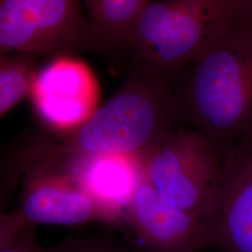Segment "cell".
Wrapping results in <instances>:
<instances>
[{
	"instance_id": "cell-1",
	"label": "cell",
	"mask_w": 252,
	"mask_h": 252,
	"mask_svg": "<svg viewBox=\"0 0 252 252\" xmlns=\"http://www.w3.org/2000/svg\"><path fill=\"white\" fill-rule=\"evenodd\" d=\"M175 81L174 74L135 63L117 92L83 125L64 133L43 129L12 145L4 159V188L29 170L74 157L148 153L180 120Z\"/></svg>"
},
{
	"instance_id": "cell-2",
	"label": "cell",
	"mask_w": 252,
	"mask_h": 252,
	"mask_svg": "<svg viewBox=\"0 0 252 252\" xmlns=\"http://www.w3.org/2000/svg\"><path fill=\"white\" fill-rule=\"evenodd\" d=\"M182 70L180 120L226 149L252 135V18L235 10Z\"/></svg>"
},
{
	"instance_id": "cell-3",
	"label": "cell",
	"mask_w": 252,
	"mask_h": 252,
	"mask_svg": "<svg viewBox=\"0 0 252 252\" xmlns=\"http://www.w3.org/2000/svg\"><path fill=\"white\" fill-rule=\"evenodd\" d=\"M235 12L231 0H151L126 48L135 63L177 75Z\"/></svg>"
},
{
	"instance_id": "cell-4",
	"label": "cell",
	"mask_w": 252,
	"mask_h": 252,
	"mask_svg": "<svg viewBox=\"0 0 252 252\" xmlns=\"http://www.w3.org/2000/svg\"><path fill=\"white\" fill-rule=\"evenodd\" d=\"M227 151L195 129L174 130L142 155L145 178L170 207L208 220Z\"/></svg>"
},
{
	"instance_id": "cell-5",
	"label": "cell",
	"mask_w": 252,
	"mask_h": 252,
	"mask_svg": "<svg viewBox=\"0 0 252 252\" xmlns=\"http://www.w3.org/2000/svg\"><path fill=\"white\" fill-rule=\"evenodd\" d=\"M94 44L80 0H0V54L59 56Z\"/></svg>"
},
{
	"instance_id": "cell-6",
	"label": "cell",
	"mask_w": 252,
	"mask_h": 252,
	"mask_svg": "<svg viewBox=\"0 0 252 252\" xmlns=\"http://www.w3.org/2000/svg\"><path fill=\"white\" fill-rule=\"evenodd\" d=\"M30 98L43 129L64 133L83 125L99 108V84L85 62L59 55L37 71Z\"/></svg>"
},
{
	"instance_id": "cell-7",
	"label": "cell",
	"mask_w": 252,
	"mask_h": 252,
	"mask_svg": "<svg viewBox=\"0 0 252 252\" xmlns=\"http://www.w3.org/2000/svg\"><path fill=\"white\" fill-rule=\"evenodd\" d=\"M122 227L128 232L135 252H198L211 243L208 220L167 205L145 177Z\"/></svg>"
},
{
	"instance_id": "cell-8",
	"label": "cell",
	"mask_w": 252,
	"mask_h": 252,
	"mask_svg": "<svg viewBox=\"0 0 252 252\" xmlns=\"http://www.w3.org/2000/svg\"><path fill=\"white\" fill-rule=\"evenodd\" d=\"M208 222L211 248L252 252V135L229 147Z\"/></svg>"
},
{
	"instance_id": "cell-9",
	"label": "cell",
	"mask_w": 252,
	"mask_h": 252,
	"mask_svg": "<svg viewBox=\"0 0 252 252\" xmlns=\"http://www.w3.org/2000/svg\"><path fill=\"white\" fill-rule=\"evenodd\" d=\"M24 189L16 213L33 224L110 225L103 209L72 176L57 166L36 167L24 175Z\"/></svg>"
},
{
	"instance_id": "cell-10",
	"label": "cell",
	"mask_w": 252,
	"mask_h": 252,
	"mask_svg": "<svg viewBox=\"0 0 252 252\" xmlns=\"http://www.w3.org/2000/svg\"><path fill=\"white\" fill-rule=\"evenodd\" d=\"M50 166L69 173L118 227L145 177L142 155L135 154L74 157Z\"/></svg>"
},
{
	"instance_id": "cell-11",
	"label": "cell",
	"mask_w": 252,
	"mask_h": 252,
	"mask_svg": "<svg viewBox=\"0 0 252 252\" xmlns=\"http://www.w3.org/2000/svg\"><path fill=\"white\" fill-rule=\"evenodd\" d=\"M94 44L126 48L135 22L151 0H83Z\"/></svg>"
},
{
	"instance_id": "cell-12",
	"label": "cell",
	"mask_w": 252,
	"mask_h": 252,
	"mask_svg": "<svg viewBox=\"0 0 252 252\" xmlns=\"http://www.w3.org/2000/svg\"><path fill=\"white\" fill-rule=\"evenodd\" d=\"M37 56L27 53L0 55V117L3 118L30 95Z\"/></svg>"
},
{
	"instance_id": "cell-13",
	"label": "cell",
	"mask_w": 252,
	"mask_h": 252,
	"mask_svg": "<svg viewBox=\"0 0 252 252\" xmlns=\"http://www.w3.org/2000/svg\"><path fill=\"white\" fill-rule=\"evenodd\" d=\"M36 226L16 212L1 214L0 252H49L36 241Z\"/></svg>"
},
{
	"instance_id": "cell-14",
	"label": "cell",
	"mask_w": 252,
	"mask_h": 252,
	"mask_svg": "<svg viewBox=\"0 0 252 252\" xmlns=\"http://www.w3.org/2000/svg\"><path fill=\"white\" fill-rule=\"evenodd\" d=\"M49 252H135L130 247L126 248L108 235L69 238Z\"/></svg>"
},
{
	"instance_id": "cell-15",
	"label": "cell",
	"mask_w": 252,
	"mask_h": 252,
	"mask_svg": "<svg viewBox=\"0 0 252 252\" xmlns=\"http://www.w3.org/2000/svg\"><path fill=\"white\" fill-rule=\"evenodd\" d=\"M238 12L252 18V0H231Z\"/></svg>"
}]
</instances>
